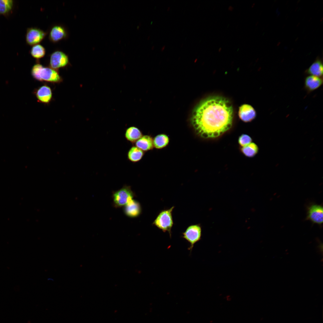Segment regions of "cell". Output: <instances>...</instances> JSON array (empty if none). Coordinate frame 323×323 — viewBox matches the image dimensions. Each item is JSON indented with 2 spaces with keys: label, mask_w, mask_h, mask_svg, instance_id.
Returning <instances> with one entry per match:
<instances>
[{
  "label": "cell",
  "mask_w": 323,
  "mask_h": 323,
  "mask_svg": "<svg viewBox=\"0 0 323 323\" xmlns=\"http://www.w3.org/2000/svg\"><path fill=\"white\" fill-rule=\"evenodd\" d=\"M233 118L232 105L227 98L208 97L194 110L191 123L196 133L204 138H217L229 129Z\"/></svg>",
  "instance_id": "1"
},
{
  "label": "cell",
  "mask_w": 323,
  "mask_h": 323,
  "mask_svg": "<svg viewBox=\"0 0 323 323\" xmlns=\"http://www.w3.org/2000/svg\"><path fill=\"white\" fill-rule=\"evenodd\" d=\"M31 73L34 79L39 81L59 83L62 80L57 70L44 67L38 62L32 67Z\"/></svg>",
  "instance_id": "2"
},
{
  "label": "cell",
  "mask_w": 323,
  "mask_h": 323,
  "mask_svg": "<svg viewBox=\"0 0 323 323\" xmlns=\"http://www.w3.org/2000/svg\"><path fill=\"white\" fill-rule=\"evenodd\" d=\"M174 208L161 211L153 221V224L163 232L169 233L171 237V229L173 224L172 212Z\"/></svg>",
  "instance_id": "3"
},
{
  "label": "cell",
  "mask_w": 323,
  "mask_h": 323,
  "mask_svg": "<svg viewBox=\"0 0 323 323\" xmlns=\"http://www.w3.org/2000/svg\"><path fill=\"white\" fill-rule=\"evenodd\" d=\"M47 32L49 40L53 43L66 39L69 36V32L67 27L61 24L52 25Z\"/></svg>",
  "instance_id": "4"
},
{
  "label": "cell",
  "mask_w": 323,
  "mask_h": 323,
  "mask_svg": "<svg viewBox=\"0 0 323 323\" xmlns=\"http://www.w3.org/2000/svg\"><path fill=\"white\" fill-rule=\"evenodd\" d=\"M134 194L130 187L125 186L115 192L113 195V201L115 206H125L133 199Z\"/></svg>",
  "instance_id": "5"
},
{
  "label": "cell",
  "mask_w": 323,
  "mask_h": 323,
  "mask_svg": "<svg viewBox=\"0 0 323 323\" xmlns=\"http://www.w3.org/2000/svg\"><path fill=\"white\" fill-rule=\"evenodd\" d=\"M182 234V237L190 244V246L188 249L191 252L194 244L201 240L202 228L199 224L191 225L187 228Z\"/></svg>",
  "instance_id": "6"
},
{
  "label": "cell",
  "mask_w": 323,
  "mask_h": 323,
  "mask_svg": "<svg viewBox=\"0 0 323 323\" xmlns=\"http://www.w3.org/2000/svg\"><path fill=\"white\" fill-rule=\"evenodd\" d=\"M49 55L50 67L54 69L57 70L69 64L68 55L62 50H55Z\"/></svg>",
  "instance_id": "7"
},
{
  "label": "cell",
  "mask_w": 323,
  "mask_h": 323,
  "mask_svg": "<svg viewBox=\"0 0 323 323\" xmlns=\"http://www.w3.org/2000/svg\"><path fill=\"white\" fill-rule=\"evenodd\" d=\"M48 34L45 31L37 27H31L27 28L25 35L27 44L30 46L39 44Z\"/></svg>",
  "instance_id": "8"
},
{
  "label": "cell",
  "mask_w": 323,
  "mask_h": 323,
  "mask_svg": "<svg viewBox=\"0 0 323 323\" xmlns=\"http://www.w3.org/2000/svg\"><path fill=\"white\" fill-rule=\"evenodd\" d=\"M323 209L322 206L317 204L309 205L307 209L306 220L313 223L321 225L323 223Z\"/></svg>",
  "instance_id": "9"
},
{
  "label": "cell",
  "mask_w": 323,
  "mask_h": 323,
  "mask_svg": "<svg viewBox=\"0 0 323 323\" xmlns=\"http://www.w3.org/2000/svg\"><path fill=\"white\" fill-rule=\"evenodd\" d=\"M238 115L240 119L245 122L251 121L256 117V112L250 105L244 104L239 108Z\"/></svg>",
  "instance_id": "10"
},
{
  "label": "cell",
  "mask_w": 323,
  "mask_h": 323,
  "mask_svg": "<svg viewBox=\"0 0 323 323\" xmlns=\"http://www.w3.org/2000/svg\"><path fill=\"white\" fill-rule=\"evenodd\" d=\"M322 84V78L308 75L305 79L304 88L308 93H310L319 88Z\"/></svg>",
  "instance_id": "11"
},
{
  "label": "cell",
  "mask_w": 323,
  "mask_h": 323,
  "mask_svg": "<svg viewBox=\"0 0 323 323\" xmlns=\"http://www.w3.org/2000/svg\"><path fill=\"white\" fill-rule=\"evenodd\" d=\"M35 93L38 101L42 103H49L52 98L51 89L46 85L40 87L36 91Z\"/></svg>",
  "instance_id": "12"
},
{
  "label": "cell",
  "mask_w": 323,
  "mask_h": 323,
  "mask_svg": "<svg viewBox=\"0 0 323 323\" xmlns=\"http://www.w3.org/2000/svg\"><path fill=\"white\" fill-rule=\"evenodd\" d=\"M124 211L126 215L130 217H135L141 213V208L139 202L133 199L125 206Z\"/></svg>",
  "instance_id": "13"
},
{
  "label": "cell",
  "mask_w": 323,
  "mask_h": 323,
  "mask_svg": "<svg viewBox=\"0 0 323 323\" xmlns=\"http://www.w3.org/2000/svg\"><path fill=\"white\" fill-rule=\"evenodd\" d=\"M305 74L322 77L323 74V63L322 59L317 57L305 71Z\"/></svg>",
  "instance_id": "14"
},
{
  "label": "cell",
  "mask_w": 323,
  "mask_h": 323,
  "mask_svg": "<svg viewBox=\"0 0 323 323\" xmlns=\"http://www.w3.org/2000/svg\"><path fill=\"white\" fill-rule=\"evenodd\" d=\"M126 139L134 144L142 136L141 131L137 127L132 126L127 128L124 134Z\"/></svg>",
  "instance_id": "15"
},
{
  "label": "cell",
  "mask_w": 323,
  "mask_h": 323,
  "mask_svg": "<svg viewBox=\"0 0 323 323\" xmlns=\"http://www.w3.org/2000/svg\"><path fill=\"white\" fill-rule=\"evenodd\" d=\"M134 144L135 146L143 151H147L153 149V140L149 135H142Z\"/></svg>",
  "instance_id": "16"
},
{
  "label": "cell",
  "mask_w": 323,
  "mask_h": 323,
  "mask_svg": "<svg viewBox=\"0 0 323 323\" xmlns=\"http://www.w3.org/2000/svg\"><path fill=\"white\" fill-rule=\"evenodd\" d=\"M144 155L143 151L135 146H132L127 153L128 160L132 163H136L140 161Z\"/></svg>",
  "instance_id": "17"
},
{
  "label": "cell",
  "mask_w": 323,
  "mask_h": 323,
  "mask_svg": "<svg viewBox=\"0 0 323 323\" xmlns=\"http://www.w3.org/2000/svg\"><path fill=\"white\" fill-rule=\"evenodd\" d=\"M240 150L245 156L251 158L257 154L258 151V148L255 143L252 142L247 145L241 147Z\"/></svg>",
  "instance_id": "18"
},
{
  "label": "cell",
  "mask_w": 323,
  "mask_h": 323,
  "mask_svg": "<svg viewBox=\"0 0 323 323\" xmlns=\"http://www.w3.org/2000/svg\"><path fill=\"white\" fill-rule=\"evenodd\" d=\"M46 52L45 48L39 44L32 46L30 51L31 56L37 60L43 57Z\"/></svg>",
  "instance_id": "19"
},
{
  "label": "cell",
  "mask_w": 323,
  "mask_h": 323,
  "mask_svg": "<svg viewBox=\"0 0 323 323\" xmlns=\"http://www.w3.org/2000/svg\"><path fill=\"white\" fill-rule=\"evenodd\" d=\"M14 5L12 0H0V15L7 16L12 11Z\"/></svg>",
  "instance_id": "20"
},
{
  "label": "cell",
  "mask_w": 323,
  "mask_h": 323,
  "mask_svg": "<svg viewBox=\"0 0 323 323\" xmlns=\"http://www.w3.org/2000/svg\"><path fill=\"white\" fill-rule=\"evenodd\" d=\"M168 136L164 134L156 135L153 140V145L157 149H161L166 147L169 142Z\"/></svg>",
  "instance_id": "21"
},
{
  "label": "cell",
  "mask_w": 323,
  "mask_h": 323,
  "mask_svg": "<svg viewBox=\"0 0 323 323\" xmlns=\"http://www.w3.org/2000/svg\"><path fill=\"white\" fill-rule=\"evenodd\" d=\"M251 138L246 134L241 135L238 139V143L239 145L243 147L248 145L252 142Z\"/></svg>",
  "instance_id": "22"
},
{
  "label": "cell",
  "mask_w": 323,
  "mask_h": 323,
  "mask_svg": "<svg viewBox=\"0 0 323 323\" xmlns=\"http://www.w3.org/2000/svg\"><path fill=\"white\" fill-rule=\"evenodd\" d=\"M233 9H234V8H233V7H232V6H229V7H228V10H229L230 11H233Z\"/></svg>",
  "instance_id": "23"
},
{
  "label": "cell",
  "mask_w": 323,
  "mask_h": 323,
  "mask_svg": "<svg viewBox=\"0 0 323 323\" xmlns=\"http://www.w3.org/2000/svg\"><path fill=\"white\" fill-rule=\"evenodd\" d=\"M165 47V45H164L162 48L161 49V51H163V50L164 49Z\"/></svg>",
  "instance_id": "24"
},
{
  "label": "cell",
  "mask_w": 323,
  "mask_h": 323,
  "mask_svg": "<svg viewBox=\"0 0 323 323\" xmlns=\"http://www.w3.org/2000/svg\"><path fill=\"white\" fill-rule=\"evenodd\" d=\"M221 49H222V48H219V50H218L219 52H220L221 51Z\"/></svg>",
  "instance_id": "25"
},
{
  "label": "cell",
  "mask_w": 323,
  "mask_h": 323,
  "mask_svg": "<svg viewBox=\"0 0 323 323\" xmlns=\"http://www.w3.org/2000/svg\"><path fill=\"white\" fill-rule=\"evenodd\" d=\"M154 46H153L152 47V49L153 50L154 48Z\"/></svg>",
  "instance_id": "26"
},
{
  "label": "cell",
  "mask_w": 323,
  "mask_h": 323,
  "mask_svg": "<svg viewBox=\"0 0 323 323\" xmlns=\"http://www.w3.org/2000/svg\"><path fill=\"white\" fill-rule=\"evenodd\" d=\"M170 9V7H168V9H167V10L168 11V10H169V9Z\"/></svg>",
  "instance_id": "27"
},
{
  "label": "cell",
  "mask_w": 323,
  "mask_h": 323,
  "mask_svg": "<svg viewBox=\"0 0 323 323\" xmlns=\"http://www.w3.org/2000/svg\"><path fill=\"white\" fill-rule=\"evenodd\" d=\"M149 37H150V36H148V39H149Z\"/></svg>",
  "instance_id": "28"
}]
</instances>
